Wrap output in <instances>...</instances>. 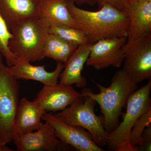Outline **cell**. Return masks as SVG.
Masks as SVG:
<instances>
[{"instance_id": "cell-7", "label": "cell", "mask_w": 151, "mask_h": 151, "mask_svg": "<svg viewBox=\"0 0 151 151\" xmlns=\"http://www.w3.org/2000/svg\"><path fill=\"white\" fill-rule=\"evenodd\" d=\"M123 69L131 78L140 83L151 79V32L127 41L124 46Z\"/></svg>"}, {"instance_id": "cell-5", "label": "cell", "mask_w": 151, "mask_h": 151, "mask_svg": "<svg viewBox=\"0 0 151 151\" xmlns=\"http://www.w3.org/2000/svg\"><path fill=\"white\" fill-rule=\"evenodd\" d=\"M95 103L91 97L81 95L64 110L53 115L68 125L86 130L94 142L101 147L107 145L110 135L104 127L103 117L94 113Z\"/></svg>"}, {"instance_id": "cell-3", "label": "cell", "mask_w": 151, "mask_h": 151, "mask_svg": "<svg viewBox=\"0 0 151 151\" xmlns=\"http://www.w3.org/2000/svg\"><path fill=\"white\" fill-rule=\"evenodd\" d=\"M49 24L44 19L37 17L27 19L10 30L12 37L9 47L16 58L30 62L45 58L43 50L49 35Z\"/></svg>"}, {"instance_id": "cell-22", "label": "cell", "mask_w": 151, "mask_h": 151, "mask_svg": "<svg viewBox=\"0 0 151 151\" xmlns=\"http://www.w3.org/2000/svg\"><path fill=\"white\" fill-rule=\"evenodd\" d=\"M139 151H150L151 149V125L146 127L142 136Z\"/></svg>"}, {"instance_id": "cell-18", "label": "cell", "mask_w": 151, "mask_h": 151, "mask_svg": "<svg viewBox=\"0 0 151 151\" xmlns=\"http://www.w3.org/2000/svg\"><path fill=\"white\" fill-rule=\"evenodd\" d=\"M77 47L55 35L49 33L44 45V56L52 58L57 63H64Z\"/></svg>"}, {"instance_id": "cell-11", "label": "cell", "mask_w": 151, "mask_h": 151, "mask_svg": "<svg viewBox=\"0 0 151 151\" xmlns=\"http://www.w3.org/2000/svg\"><path fill=\"white\" fill-rule=\"evenodd\" d=\"M81 96L72 86L57 83L44 85L34 101L47 112L62 111Z\"/></svg>"}, {"instance_id": "cell-23", "label": "cell", "mask_w": 151, "mask_h": 151, "mask_svg": "<svg viewBox=\"0 0 151 151\" xmlns=\"http://www.w3.org/2000/svg\"><path fill=\"white\" fill-rule=\"evenodd\" d=\"M98 6L100 8L105 4H109L124 11L123 0H97Z\"/></svg>"}, {"instance_id": "cell-2", "label": "cell", "mask_w": 151, "mask_h": 151, "mask_svg": "<svg viewBox=\"0 0 151 151\" xmlns=\"http://www.w3.org/2000/svg\"><path fill=\"white\" fill-rule=\"evenodd\" d=\"M92 81L100 92L95 94L90 88L84 87L81 90V95L91 97L99 104L103 114L105 130L111 133L119 125L122 109L126 105L130 95L137 88L138 84L122 68L113 76L108 87L102 86L94 80Z\"/></svg>"}, {"instance_id": "cell-21", "label": "cell", "mask_w": 151, "mask_h": 151, "mask_svg": "<svg viewBox=\"0 0 151 151\" xmlns=\"http://www.w3.org/2000/svg\"><path fill=\"white\" fill-rule=\"evenodd\" d=\"M12 34L0 14V53L6 60L8 66L14 65L17 58L10 51L9 42Z\"/></svg>"}, {"instance_id": "cell-17", "label": "cell", "mask_w": 151, "mask_h": 151, "mask_svg": "<svg viewBox=\"0 0 151 151\" xmlns=\"http://www.w3.org/2000/svg\"><path fill=\"white\" fill-rule=\"evenodd\" d=\"M68 0H42L40 17L49 24H61L79 29L67 7Z\"/></svg>"}, {"instance_id": "cell-9", "label": "cell", "mask_w": 151, "mask_h": 151, "mask_svg": "<svg viewBox=\"0 0 151 151\" xmlns=\"http://www.w3.org/2000/svg\"><path fill=\"white\" fill-rule=\"evenodd\" d=\"M42 119L51 125L60 140L77 150L105 151L94 142L90 134L83 128L68 125L47 112L44 114Z\"/></svg>"}, {"instance_id": "cell-12", "label": "cell", "mask_w": 151, "mask_h": 151, "mask_svg": "<svg viewBox=\"0 0 151 151\" xmlns=\"http://www.w3.org/2000/svg\"><path fill=\"white\" fill-rule=\"evenodd\" d=\"M129 19L127 41L151 32V0H133L124 4Z\"/></svg>"}, {"instance_id": "cell-19", "label": "cell", "mask_w": 151, "mask_h": 151, "mask_svg": "<svg viewBox=\"0 0 151 151\" xmlns=\"http://www.w3.org/2000/svg\"><path fill=\"white\" fill-rule=\"evenodd\" d=\"M48 32L77 46L90 43L88 37L82 30L67 25L49 24Z\"/></svg>"}, {"instance_id": "cell-1", "label": "cell", "mask_w": 151, "mask_h": 151, "mask_svg": "<svg viewBox=\"0 0 151 151\" xmlns=\"http://www.w3.org/2000/svg\"><path fill=\"white\" fill-rule=\"evenodd\" d=\"M67 7L90 43L103 39L127 37L129 19L125 11L109 4L96 12L85 10L76 6L71 0H68Z\"/></svg>"}, {"instance_id": "cell-4", "label": "cell", "mask_w": 151, "mask_h": 151, "mask_svg": "<svg viewBox=\"0 0 151 151\" xmlns=\"http://www.w3.org/2000/svg\"><path fill=\"white\" fill-rule=\"evenodd\" d=\"M151 79L133 92L127 100V111L122 123L109 133L107 144L111 150L134 151L130 145V133L141 115L151 108Z\"/></svg>"}, {"instance_id": "cell-8", "label": "cell", "mask_w": 151, "mask_h": 151, "mask_svg": "<svg viewBox=\"0 0 151 151\" xmlns=\"http://www.w3.org/2000/svg\"><path fill=\"white\" fill-rule=\"evenodd\" d=\"M127 40L126 37L109 38L92 44L86 65L96 70L111 66L119 68L124 61V46Z\"/></svg>"}, {"instance_id": "cell-10", "label": "cell", "mask_w": 151, "mask_h": 151, "mask_svg": "<svg viewBox=\"0 0 151 151\" xmlns=\"http://www.w3.org/2000/svg\"><path fill=\"white\" fill-rule=\"evenodd\" d=\"M13 142L18 151L62 150L68 145L57 137L53 128L45 122L37 130L15 136Z\"/></svg>"}, {"instance_id": "cell-24", "label": "cell", "mask_w": 151, "mask_h": 151, "mask_svg": "<svg viewBox=\"0 0 151 151\" xmlns=\"http://www.w3.org/2000/svg\"><path fill=\"white\" fill-rule=\"evenodd\" d=\"M75 4L78 5L87 4L88 5L94 6L97 3V0H71Z\"/></svg>"}, {"instance_id": "cell-25", "label": "cell", "mask_w": 151, "mask_h": 151, "mask_svg": "<svg viewBox=\"0 0 151 151\" xmlns=\"http://www.w3.org/2000/svg\"><path fill=\"white\" fill-rule=\"evenodd\" d=\"M13 150L10 148L6 145V144L0 141V151H13Z\"/></svg>"}, {"instance_id": "cell-13", "label": "cell", "mask_w": 151, "mask_h": 151, "mask_svg": "<svg viewBox=\"0 0 151 151\" xmlns=\"http://www.w3.org/2000/svg\"><path fill=\"white\" fill-rule=\"evenodd\" d=\"M9 73L16 80L25 79L40 82L44 85H53L58 83L60 73L64 68V63H57L56 68L48 72L45 65L36 66L25 60L17 58L14 65L7 66Z\"/></svg>"}, {"instance_id": "cell-15", "label": "cell", "mask_w": 151, "mask_h": 151, "mask_svg": "<svg viewBox=\"0 0 151 151\" xmlns=\"http://www.w3.org/2000/svg\"><path fill=\"white\" fill-rule=\"evenodd\" d=\"M92 44L88 43L77 47L67 61L60 75L59 83L78 88L87 86L86 78L82 75L84 65L89 57Z\"/></svg>"}, {"instance_id": "cell-6", "label": "cell", "mask_w": 151, "mask_h": 151, "mask_svg": "<svg viewBox=\"0 0 151 151\" xmlns=\"http://www.w3.org/2000/svg\"><path fill=\"white\" fill-rule=\"evenodd\" d=\"M0 53V141L6 144L15 137V121L19 103L17 80L9 72Z\"/></svg>"}, {"instance_id": "cell-26", "label": "cell", "mask_w": 151, "mask_h": 151, "mask_svg": "<svg viewBox=\"0 0 151 151\" xmlns=\"http://www.w3.org/2000/svg\"><path fill=\"white\" fill-rule=\"evenodd\" d=\"M133 1V0H123V1H124V3L130 1Z\"/></svg>"}, {"instance_id": "cell-14", "label": "cell", "mask_w": 151, "mask_h": 151, "mask_svg": "<svg viewBox=\"0 0 151 151\" xmlns=\"http://www.w3.org/2000/svg\"><path fill=\"white\" fill-rule=\"evenodd\" d=\"M42 0H0V14L10 31L24 20L40 17Z\"/></svg>"}, {"instance_id": "cell-16", "label": "cell", "mask_w": 151, "mask_h": 151, "mask_svg": "<svg viewBox=\"0 0 151 151\" xmlns=\"http://www.w3.org/2000/svg\"><path fill=\"white\" fill-rule=\"evenodd\" d=\"M46 112L34 101L23 98L19 101L15 121V137L39 129L43 123L42 116Z\"/></svg>"}, {"instance_id": "cell-20", "label": "cell", "mask_w": 151, "mask_h": 151, "mask_svg": "<svg viewBox=\"0 0 151 151\" xmlns=\"http://www.w3.org/2000/svg\"><path fill=\"white\" fill-rule=\"evenodd\" d=\"M150 125H151V108L141 115L131 130L130 143L134 151H139L143 132L146 127Z\"/></svg>"}]
</instances>
